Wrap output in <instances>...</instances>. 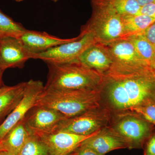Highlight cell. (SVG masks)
<instances>
[{
    "label": "cell",
    "instance_id": "cell-1",
    "mask_svg": "<svg viewBox=\"0 0 155 155\" xmlns=\"http://www.w3.org/2000/svg\"><path fill=\"white\" fill-rule=\"evenodd\" d=\"M102 104L112 113L129 111L155 98V70L147 65L127 70H110L100 88Z\"/></svg>",
    "mask_w": 155,
    "mask_h": 155
},
{
    "label": "cell",
    "instance_id": "cell-2",
    "mask_svg": "<svg viewBox=\"0 0 155 155\" xmlns=\"http://www.w3.org/2000/svg\"><path fill=\"white\" fill-rule=\"evenodd\" d=\"M48 72L45 90L73 91L99 89L104 75L79 61L66 64H47Z\"/></svg>",
    "mask_w": 155,
    "mask_h": 155
},
{
    "label": "cell",
    "instance_id": "cell-3",
    "mask_svg": "<svg viewBox=\"0 0 155 155\" xmlns=\"http://www.w3.org/2000/svg\"><path fill=\"white\" fill-rule=\"evenodd\" d=\"M102 104L100 89L73 91L44 89L35 105L52 108L70 118L98 107Z\"/></svg>",
    "mask_w": 155,
    "mask_h": 155
},
{
    "label": "cell",
    "instance_id": "cell-4",
    "mask_svg": "<svg viewBox=\"0 0 155 155\" xmlns=\"http://www.w3.org/2000/svg\"><path fill=\"white\" fill-rule=\"evenodd\" d=\"M92 14L81 30L92 34L98 42L107 45L124 36L121 16L107 0H91Z\"/></svg>",
    "mask_w": 155,
    "mask_h": 155
},
{
    "label": "cell",
    "instance_id": "cell-5",
    "mask_svg": "<svg viewBox=\"0 0 155 155\" xmlns=\"http://www.w3.org/2000/svg\"><path fill=\"white\" fill-rule=\"evenodd\" d=\"M108 126L129 150L143 149L148 139L155 132L154 125L131 111L112 113Z\"/></svg>",
    "mask_w": 155,
    "mask_h": 155
},
{
    "label": "cell",
    "instance_id": "cell-6",
    "mask_svg": "<svg viewBox=\"0 0 155 155\" xmlns=\"http://www.w3.org/2000/svg\"><path fill=\"white\" fill-rule=\"evenodd\" d=\"M112 116L110 110L102 104L98 107L64 119L51 132L63 131L78 135H91L108 126Z\"/></svg>",
    "mask_w": 155,
    "mask_h": 155
},
{
    "label": "cell",
    "instance_id": "cell-7",
    "mask_svg": "<svg viewBox=\"0 0 155 155\" xmlns=\"http://www.w3.org/2000/svg\"><path fill=\"white\" fill-rule=\"evenodd\" d=\"M80 38L50 49L34 56L33 59H40L47 64H66L78 61L83 52L97 42L92 34L81 30Z\"/></svg>",
    "mask_w": 155,
    "mask_h": 155
},
{
    "label": "cell",
    "instance_id": "cell-8",
    "mask_svg": "<svg viewBox=\"0 0 155 155\" xmlns=\"http://www.w3.org/2000/svg\"><path fill=\"white\" fill-rule=\"evenodd\" d=\"M44 85L40 81H27L22 100L0 125V141L17 123L24 119L28 111L35 105Z\"/></svg>",
    "mask_w": 155,
    "mask_h": 155
},
{
    "label": "cell",
    "instance_id": "cell-9",
    "mask_svg": "<svg viewBox=\"0 0 155 155\" xmlns=\"http://www.w3.org/2000/svg\"><path fill=\"white\" fill-rule=\"evenodd\" d=\"M67 117L52 108L35 105L31 108L23 120L31 134L39 136L51 133Z\"/></svg>",
    "mask_w": 155,
    "mask_h": 155
},
{
    "label": "cell",
    "instance_id": "cell-10",
    "mask_svg": "<svg viewBox=\"0 0 155 155\" xmlns=\"http://www.w3.org/2000/svg\"><path fill=\"white\" fill-rule=\"evenodd\" d=\"M34 55L19 38L6 37L0 38V66L3 71L11 68L22 69Z\"/></svg>",
    "mask_w": 155,
    "mask_h": 155
},
{
    "label": "cell",
    "instance_id": "cell-11",
    "mask_svg": "<svg viewBox=\"0 0 155 155\" xmlns=\"http://www.w3.org/2000/svg\"><path fill=\"white\" fill-rule=\"evenodd\" d=\"M107 45L113 57L110 70L132 69L149 65L139 57L132 44L127 39L120 38Z\"/></svg>",
    "mask_w": 155,
    "mask_h": 155
},
{
    "label": "cell",
    "instance_id": "cell-12",
    "mask_svg": "<svg viewBox=\"0 0 155 155\" xmlns=\"http://www.w3.org/2000/svg\"><path fill=\"white\" fill-rule=\"evenodd\" d=\"M98 131L89 136L57 131L41 134L38 137L47 147L49 155H69L84 140Z\"/></svg>",
    "mask_w": 155,
    "mask_h": 155
},
{
    "label": "cell",
    "instance_id": "cell-13",
    "mask_svg": "<svg viewBox=\"0 0 155 155\" xmlns=\"http://www.w3.org/2000/svg\"><path fill=\"white\" fill-rule=\"evenodd\" d=\"M80 36L79 35L74 38H61L44 31L27 29L19 39L25 48L34 56L52 48L74 41L80 38Z\"/></svg>",
    "mask_w": 155,
    "mask_h": 155
},
{
    "label": "cell",
    "instance_id": "cell-14",
    "mask_svg": "<svg viewBox=\"0 0 155 155\" xmlns=\"http://www.w3.org/2000/svg\"><path fill=\"white\" fill-rule=\"evenodd\" d=\"M78 61L85 67L104 75L110 69L113 62L107 46L98 42L87 48Z\"/></svg>",
    "mask_w": 155,
    "mask_h": 155
},
{
    "label": "cell",
    "instance_id": "cell-15",
    "mask_svg": "<svg viewBox=\"0 0 155 155\" xmlns=\"http://www.w3.org/2000/svg\"><path fill=\"white\" fill-rule=\"evenodd\" d=\"M81 144L91 148L101 155H105L115 150L127 148L123 140L108 125L87 139Z\"/></svg>",
    "mask_w": 155,
    "mask_h": 155
},
{
    "label": "cell",
    "instance_id": "cell-16",
    "mask_svg": "<svg viewBox=\"0 0 155 155\" xmlns=\"http://www.w3.org/2000/svg\"><path fill=\"white\" fill-rule=\"evenodd\" d=\"M26 83L0 87V120L8 116L20 102L24 95Z\"/></svg>",
    "mask_w": 155,
    "mask_h": 155
},
{
    "label": "cell",
    "instance_id": "cell-17",
    "mask_svg": "<svg viewBox=\"0 0 155 155\" xmlns=\"http://www.w3.org/2000/svg\"><path fill=\"white\" fill-rule=\"evenodd\" d=\"M31 135L22 119L11 128L0 141L3 151L17 155Z\"/></svg>",
    "mask_w": 155,
    "mask_h": 155
},
{
    "label": "cell",
    "instance_id": "cell-18",
    "mask_svg": "<svg viewBox=\"0 0 155 155\" xmlns=\"http://www.w3.org/2000/svg\"><path fill=\"white\" fill-rule=\"evenodd\" d=\"M121 17L124 31L123 38L141 33L155 22V18L144 14L125 15Z\"/></svg>",
    "mask_w": 155,
    "mask_h": 155
},
{
    "label": "cell",
    "instance_id": "cell-19",
    "mask_svg": "<svg viewBox=\"0 0 155 155\" xmlns=\"http://www.w3.org/2000/svg\"><path fill=\"white\" fill-rule=\"evenodd\" d=\"M132 44L139 57L150 66L155 54V47L143 35L142 32L123 38Z\"/></svg>",
    "mask_w": 155,
    "mask_h": 155
},
{
    "label": "cell",
    "instance_id": "cell-20",
    "mask_svg": "<svg viewBox=\"0 0 155 155\" xmlns=\"http://www.w3.org/2000/svg\"><path fill=\"white\" fill-rule=\"evenodd\" d=\"M27 29L15 22L0 9V38L6 37L19 38Z\"/></svg>",
    "mask_w": 155,
    "mask_h": 155
},
{
    "label": "cell",
    "instance_id": "cell-21",
    "mask_svg": "<svg viewBox=\"0 0 155 155\" xmlns=\"http://www.w3.org/2000/svg\"><path fill=\"white\" fill-rule=\"evenodd\" d=\"M17 155H49V153L39 137L31 134Z\"/></svg>",
    "mask_w": 155,
    "mask_h": 155
},
{
    "label": "cell",
    "instance_id": "cell-22",
    "mask_svg": "<svg viewBox=\"0 0 155 155\" xmlns=\"http://www.w3.org/2000/svg\"><path fill=\"white\" fill-rule=\"evenodd\" d=\"M121 16L140 14L141 7L136 0H107Z\"/></svg>",
    "mask_w": 155,
    "mask_h": 155
},
{
    "label": "cell",
    "instance_id": "cell-23",
    "mask_svg": "<svg viewBox=\"0 0 155 155\" xmlns=\"http://www.w3.org/2000/svg\"><path fill=\"white\" fill-rule=\"evenodd\" d=\"M129 111L138 114L155 127V98L132 108Z\"/></svg>",
    "mask_w": 155,
    "mask_h": 155
},
{
    "label": "cell",
    "instance_id": "cell-24",
    "mask_svg": "<svg viewBox=\"0 0 155 155\" xmlns=\"http://www.w3.org/2000/svg\"><path fill=\"white\" fill-rule=\"evenodd\" d=\"M143 149V155H155V132L148 139Z\"/></svg>",
    "mask_w": 155,
    "mask_h": 155
},
{
    "label": "cell",
    "instance_id": "cell-25",
    "mask_svg": "<svg viewBox=\"0 0 155 155\" xmlns=\"http://www.w3.org/2000/svg\"><path fill=\"white\" fill-rule=\"evenodd\" d=\"M69 155H101L96 152L94 150L81 144L76 148Z\"/></svg>",
    "mask_w": 155,
    "mask_h": 155
},
{
    "label": "cell",
    "instance_id": "cell-26",
    "mask_svg": "<svg viewBox=\"0 0 155 155\" xmlns=\"http://www.w3.org/2000/svg\"><path fill=\"white\" fill-rule=\"evenodd\" d=\"M142 33L155 47V22L143 31Z\"/></svg>",
    "mask_w": 155,
    "mask_h": 155
},
{
    "label": "cell",
    "instance_id": "cell-27",
    "mask_svg": "<svg viewBox=\"0 0 155 155\" xmlns=\"http://www.w3.org/2000/svg\"><path fill=\"white\" fill-rule=\"evenodd\" d=\"M140 14L155 18V4H150L141 7Z\"/></svg>",
    "mask_w": 155,
    "mask_h": 155
},
{
    "label": "cell",
    "instance_id": "cell-28",
    "mask_svg": "<svg viewBox=\"0 0 155 155\" xmlns=\"http://www.w3.org/2000/svg\"><path fill=\"white\" fill-rule=\"evenodd\" d=\"M140 7L150 4H155V0H136Z\"/></svg>",
    "mask_w": 155,
    "mask_h": 155
},
{
    "label": "cell",
    "instance_id": "cell-29",
    "mask_svg": "<svg viewBox=\"0 0 155 155\" xmlns=\"http://www.w3.org/2000/svg\"><path fill=\"white\" fill-rule=\"evenodd\" d=\"M0 155H16L12 153L6 151H2L0 152Z\"/></svg>",
    "mask_w": 155,
    "mask_h": 155
},
{
    "label": "cell",
    "instance_id": "cell-30",
    "mask_svg": "<svg viewBox=\"0 0 155 155\" xmlns=\"http://www.w3.org/2000/svg\"><path fill=\"white\" fill-rule=\"evenodd\" d=\"M150 66L155 70V54L150 63Z\"/></svg>",
    "mask_w": 155,
    "mask_h": 155
},
{
    "label": "cell",
    "instance_id": "cell-31",
    "mask_svg": "<svg viewBox=\"0 0 155 155\" xmlns=\"http://www.w3.org/2000/svg\"><path fill=\"white\" fill-rule=\"evenodd\" d=\"M4 71H3L2 69L1 68V66H0V87L2 86V76Z\"/></svg>",
    "mask_w": 155,
    "mask_h": 155
},
{
    "label": "cell",
    "instance_id": "cell-32",
    "mask_svg": "<svg viewBox=\"0 0 155 155\" xmlns=\"http://www.w3.org/2000/svg\"><path fill=\"white\" fill-rule=\"evenodd\" d=\"M14 1H16V2H22V1H24V0H14Z\"/></svg>",
    "mask_w": 155,
    "mask_h": 155
},
{
    "label": "cell",
    "instance_id": "cell-33",
    "mask_svg": "<svg viewBox=\"0 0 155 155\" xmlns=\"http://www.w3.org/2000/svg\"><path fill=\"white\" fill-rule=\"evenodd\" d=\"M51 1H53L54 2H58L59 0H51Z\"/></svg>",
    "mask_w": 155,
    "mask_h": 155
},
{
    "label": "cell",
    "instance_id": "cell-34",
    "mask_svg": "<svg viewBox=\"0 0 155 155\" xmlns=\"http://www.w3.org/2000/svg\"><path fill=\"white\" fill-rule=\"evenodd\" d=\"M2 151H3V150L2 149V147H1V145H0V152Z\"/></svg>",
    "mask_w": 155,
    "mask_h": 155
}]
</instances>
